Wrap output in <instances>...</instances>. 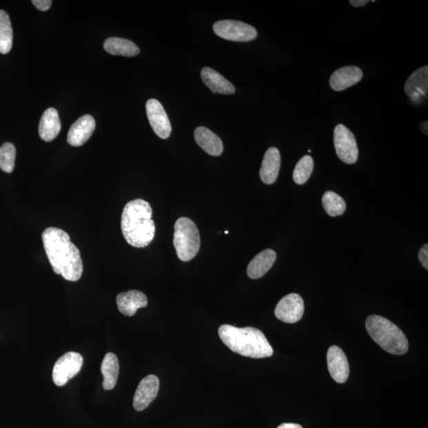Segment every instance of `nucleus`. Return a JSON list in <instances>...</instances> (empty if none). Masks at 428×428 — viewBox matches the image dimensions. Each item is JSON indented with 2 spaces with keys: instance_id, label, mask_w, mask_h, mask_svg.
I'll return each mask as SVG.
<instances>
[{
  "instance_id": "1",
  "label": "nucleus",
  "mask_w": 428,
  "mask_h": 428,
  "mask_svg": "<svg viewBox=\"0 0 428 428\" xmlns=\"http://www.w3.org/2000/svg\"><path fill=\"white\" fill-rule=\"evenodd\" d=\"M43 245L53 271L64 280L77 282L84 271L80 251L69 235L57 228H48L41 235Z\"/></svg>"
},
{
  "instance_id": "2",
  "label": "nucleus",
  "mask_w": 428,
  "mask_h": 428,
  "mask_svg": "<svg viewBox=\"0 0 428 428\" xmlns=\"http://www.w3.org/2000/svg\"><path fill=\"white\" fill-rule=\"evenodd\" d=\"M152 216V207L146 201L135 200L127 203L123 208L121 227L128 244L141 249L153 242L156 226Z\"/></svg>"
},
{
  "instance_id": "3",
  "label": "nucleus",
  "mask_w": 428,
  "mask_h": 428,
  "mask_svg": "<svg viewBox=\"0 0 428 428\" xmlns=\"http://www.w3.org/2000/svg\"><path fill=\"white\" fill-rule=\"evenodd\" d=\"M218 333L224 344L240 356L264 358L272 356L274 353L265 335L259 329L224 324L219 328Z\"/></svg>"
},
{
  "instance_id": "4",
  "label": "nucleus",
  "mask_w": 428,
  "mask_h": 428,
  "mask_svg": "<svg viewBox=\"0 0 428 428\" xmlns=\"http://www.w3.org/2000/svg\"><path fill=\"white\" fill-rule=\"evenodd\" d=\"M366 327L373 340L385 351L395 356L404 355L408 351V340L391 321L381 315H372L367 318Z\"/></svg>"
},
{
  "instance_id": "5",
  "label": "nucleus",
  "mask_w": 428,
  "mask_h": 428,
  "mask_svg": "<svg viewBox=\"0 0 428 428\" xmlns=\"http://www.w3.org/2000/svg\"><path fill=\"white\" fill-rule=\"evenodd\" d=\"M174 247L179 260L188 262L199 253L201 238L199 229L190 218L180 217L175 224Z\"/></svg>"
},
{
  "instance_id": "6",
  "label": "nucleus",
  "mask_w": 428,
  "mask_h": 428,
  "mask_svg": "<svg viewBox=\"0 0 428 428\" xmlns=\"http://www.w3.org/2000/svg\"><path fill=\"white\" fill-rule=\"evenodd\" d=\"M213 31L222 39L240 42L253 41L258 35L253 26L235 20L217 21L213 25Z\"/></svg>"
},
{
  "instance_id": "7",
  "label": "nucleus",
  "mask_w": 428,
  "mask_h": 428,
  "mask_svg": "<svg viewBox=\"0 0 428 428\" xmlns=\"http://www.w3.org/2000/svg\"><path fill=\"white\" fill-rule=\"evenodd\" d=\"M334 146L337 156L342 162L353 164L357 162L358 148L356 137L349 128L342 124L336 126L334 130Z\"/></svg>"
},
{
  "instance_id": "8",
  "label": "nucleus",
  "mask_w": 428,
  "mask_h": 428,
  "mask_svg": "<svg viewBox=\"0 0 428 428\" xmlns=\"http://www.w3.org/2000/svg\"><path fill=\"white\" fill-rule=\"evenodd\" d=\"M84 358L77 352H68L55 363L52 381L57 387H64L81 370Z\"/></svg>"
},
{
  "instance_id": "9",
  "label": "nucleus",
  "mask_w": 428,
  "mask_h": 428,
  "mask_svg": "<svg viewBox=\"0 0 428 428\" xmlns=\"http://www.w3.org/2000/svg\"><path fill=\"white\" fill-rule=\"evenodd\" d=\"M304 311L303 299L298 293H291L282 298L275 310V317L288 324L297 323Z\"/></svg>"
},
{
  "instance_id": "10",
  "label": "nucleus",
  "mask_w": 428,
  "mask_h": 428,
  "mask_svg": "<svg viewBox=\"0 0 428 428\" xmlns=\"http://www.w3.org/2000/svg\"><path fill=\"white\" fill-rule=\"evenodd\" d=\"M146 112L150 125L155 133L160 138H168L171 133V126L162 104L157 99H149L146 104Z\"/></svg>"
},
{
  "instance_id": "11",
  "label": "nucleus",
  "mask_w": 428,
  "mask_h": 428,
  "mask_svg": "<svg viewBox=\"0 0 428 428\" xmlns=\"http://www.w3.org/2000/svg\"><path fill=\"white\" fill-rule=\"evenodd\" d=\"M159 380L156 376H148L143 378L138 385L135 398H133V407L141 411L153 402L159 392Z\"/></svg>"
},
{
  "instance_id": "12",
  "label": "nucleus",
  "mask_w": 428,
  "mask_h": 428,
  "mask_svg": "<svg viewBox=\"0 0 428 428\" xmlns=\"http://www.w3.org/2000/svg\"><path fill=\"white\" fill-rule=\"evenodd\" d=\"M329 371L336 382L344 383L349 378L350 367L345 353L339 347H331L328 351Z\"/></svg>"
},
{
  "instance_id": "13",
  "label": "nucleus",
  "mask_w": 428,
  "mask_h": 428,
  "mask_svg": "<svg viewBox=\"0 0 428 428\" xmlns=\"http://www.w3.org/2000/svg\"><path fill=\"white\" fill-rule=\"evenodd\" d=\"M405 92L411 101L420 104L427 98L428 92V67L417 69L405 85Z\"/></svg>"
},
{
  "instance_id": "14",
  "label": "nucleus",
  "mask_w": 428,
  "mask_h": 428,
  "mask_svg": "<svg viewBox=\"0 0 428 428\" xmlns=\"http://www.w3.org/2000/svg\"><path fill=\"white\" fill-rule=\"evenodd\" d=\"M95 128V121L93 116L86 115L80 117L69 130L67 140L70 146H82L92 137Z\"/></svg>"
},
{
  "instance_id": "15",
  "label": "nucleus",
  "mask_w": 428,
  "mask_h": 428,
  "mask_svg": "<svg viewBox=\"0 0 428 428\" xmlns=\"http://www.w3.org/2000/svg\"><path fill=\"white\" fill-rule=\"evenodd\" d=\"M363 73L360 68L356 66L342 67L336 70L329 80L331 88L335 92H341L351 86L361 81Z\"/></svg>"
},
{
  "instance_id": "16",
  "label": "nucleus",
  "mask_w": 428,
  "mask_h": 428,
  "mask_svg": "<svg viewBox=\"0 0 428 428\" xmlns=\"http://www.w3.org/2000/svg\"><path fill=\"white\" fill-rule=\"evenodd\" d=\"M116 301L120 313L127 317H133L139 309L148 306L146 294L138 291L121 293L117 296Z\"/></svg>"
},
{
  "instance_id": "17",
  "label": "nucleus",
  "mask_w": 428,
  "mask_h": 428,
  "mask_svg": "<svg viewBox=\"0 0 428 428\" xmlns=\"http://www.w3.org/2000/svg\"><path fill=\"white\" fill-rule=\"evenodd\" d=\"M281 166L280 150L270 148L266 152L260 171V179L265 184H273L277 180Z\"/></svg>"
},
{
  "instance_id": "18",
  "label": "nucleus",
  "mask_w": 428,
  "mask_h": 428,
  "mask_svg": "<svg viewBox=\"0 0 428 428\" xmlns=\"http://www.w3.org/2000/svg\"><path fill=\"white\" fill-rule=\"evenodd\" d=\"M61 130L60 117L55 108L47 109L39 123V136L43 141L50 142L59 135Z\"/></svg>"
},
{
  "instance_id": "19",
  "label": "nucleus",
  "mask_w": 428,
  "mask_h": 428,
  "mask_svg": "<svg viewBox=\"0 0 428 428\" xmlns=\"http://www.w3.org/2000/svg\"><path fill=\"white\" fill-rule=\"evenodd\" d=\"M277 258L275 251L266 249L254 257L248 266L247 274L253 280H258L270 271Z\"/></svg>"
},
{
  "instance_id": "20",
  "label": "nucleus",
  "mask_w": 428,
  "mask_h": 428,
  "mask_svg": "<svg viewBox=\"0 0 428 428\" xmlns=\"http://www.w3.org/2000/svg\"><path fill=\"white\" fill-rule=\"evenodd\" d=\"M195 139L197 144L211 156H221L223 153V143L221 138L206 127H197L195 131Z\"/></svg>"
},
{
  "instance_id": "21",
  "label": "nucleus",
  "mask_w": 428,
  "mask_h": 428,
  "mask_svg": "<svg viewBox=\"0 0 428 428\" xmlns=\"http://www.w3.org/2000/svg\"><path fill=\"white\" fill-rule=\"evenodd\" d=\"M201 77L202 81L213 93L233 95L235 92L233 84L213 68H203Z\"/></svg>"
},
{
  "instance_id": "22",
  "label": "nucleus",
  "mask_w": 428,
  "mask_h": 428,
  "mask_svg": "<svg viewBox=\"0 0 428 428\" xmlns=\"http://www.w3.org/2000/svg\"><path fill=\"white\" fill-rule=\"evenodd\" d=\"M104 49L110 55L114 56L136 57L140 50L135 43L121 37H110L104 42Z\"/></svg>"
},
{
  "instance_id": "23",
  "label": "nucleus",
  "mask_w": 428,
  "mask_h": 428,
  "mask_svg": "<svg viewBox=\"0 0 428 428\" xmlns=\"http://www.w3.org/2000/svg\"><path fill=\"white\" fill-rule=\"evenodd\" d=\"M101 371L104 376L103 387L105 390H111L115 387L119 374V358L114 353H107L101 365Z\"/></svg>"
},
{
  "instance_id": "24",
  "label": "nucleus",
  "mask_w": 428,
  "mask_h": 428,
  "mask_svg": "<svg viewBox=\"0 0 428 428\" xmlns=\"http://www.w3.org/2000/svg\"><path fill=\"white\" fill-rule=\"evenodd\" d=\"M13 30L10 17L6 12L0 10V53L7 55L12 50Z\"/></svg>"
},
{
  "instance_id": "25",
  "label": "nucleus",
  "mask_w": 428,
  "mask_h": 428,
  "mask_svg": "<svg viewBox=\"0 0 428 428\" xmlns=\"http://www.w3.org/2000/svg\"><path fill=\"white\" fill-rule=\"evenodd\" d=\"M323 206L331 217L340 216L346 211V202L333 191L325 192L322 197Z\"/></svg>"
},
{
  "instance_id": "26",
  "label": "nucleus",
  "mask_w": 428,
  "mask_h": 428,
  "mask_svg": "<svg viewBox=\"0 0 428 428\" xmlns=\"http://www.w3.org/2000/svg\"><path fill=\"white\" fill-rule=\"evenodd\" d=\"M313 159L310 156H304L298 162L293 173V179L298 185L306 184L313 173Z\"/></svg>"
},
{
  "instance_id": "27",
  "label": "nucleus",
  "mask_w": 428,
  "mask_h": 428,
  "mask_svg": "<svg viewBox=\"0 0 428 428\" xmlns=\"http://www.w3.org/2000/svg\"><path fill=\"white\" fill-rule=\"evenodd\" d=\"M16 148L12 143L6 142L0 146V169L12 173L14 169Z\"/></svg>"
},
{
  "instance_id": "28",
  "label": "nucleus",
  "mask_w": 428,
  "mask_h": 428,
  "mask_svg": "<svg viewBox=\"0 0 428 428\" xmlns=\"http://www.w3.org/2000/svg\"><path fill=\"white\" fill-rule=\"evenodd\" d=\"M419 260L422 266L428 270V244H425L422 246L419 251Z\"/></svg>"
},
{
  "instance_id": "29",
  "label": "nucleus",
  "mask_w": 428,
  "mask_h": 428,
  "mask_svg": "<svg viewBox=\"0 0 428 428\" xmlns=\"http://www.w3.org/2000/svg\"><path fill=\"white\" fill-rule=\"evenodd\" d=\"M32 3L37 9L41 10V12H46L51 8L52 2L51 0H33Z\"/></svg>"
},
{
  "instance_id": "30",
  "label": "nucleus",
  "mask_w": 428,
  "mask_h": 428,
  "mask_svg": "<svg viewBox=\"0 0 428 428\" xmlns=\"http://www.w3.org/2000/svg\"><path fill=\"white\" fill-rule=\"evenodd\" d=\"M368 3L367 0H350V3L352 6L358 8L364 6Z\"/></svg>"
},
{
  "instance_id": "31",
  "label": "nucleus",
  "mask_w": 428,
  "mask_h": 428,
  "mask_svg": "<svg viewBox=\"0 0 428 428\" xmlns=\"http://www.w3.org/2000/svg\"><path fill=\"white\" fill-rule=\"evenodd\" d=\"M278 428H302V427L297 424H282Z\"/></svg>"
},
{
  "instance_id": "32",
  "label": "nucleus",
  "mask_w": 428,
  "mask_h": 428,
  "mask_svg": "<svg viewBox=\"0 0 428 428\" xmlns=\"http://www.w3.org/2000/svg\"><path fill=\"white\" fill-rule=\"evenodd\" d=\"M427 123H428L427 121H424L421 122V124H420V130H421V131L422 133H425L426 135H427V133H427V130H428V128H427V126H428Z\"/></svg>"
},
{
  "instance_id": "33",
  "label": "nucleus",
  "mask_w": 428,
  "mask_h": 428,
  "mask_svg": "<svg viewBox=\"0 0 428 428\" xmlns=\"http://www.w3.org/2000/svg\"><path fill=\"white\" fill-rule=\"evenodd\" d=\"M224 233H226V234H228V231H226V232H224Z\"/></svg>"
}]
</instances>
